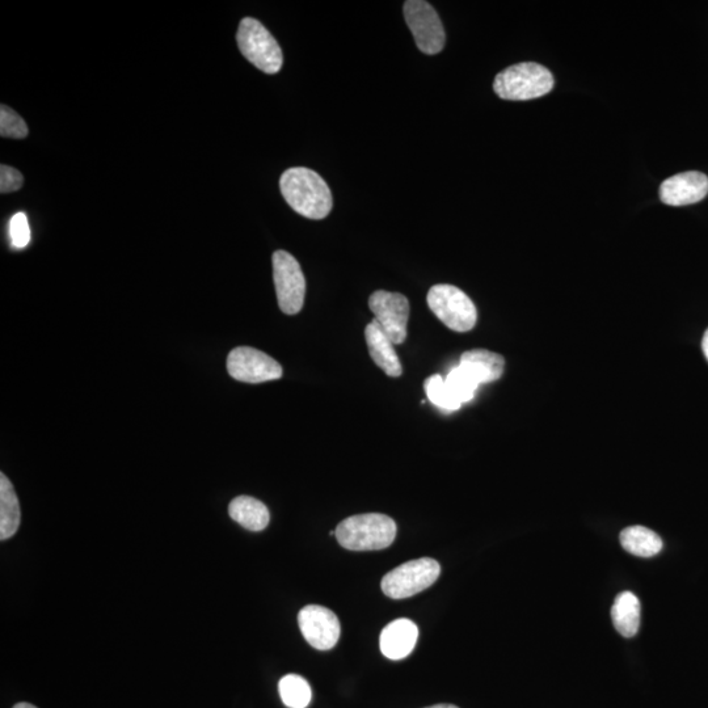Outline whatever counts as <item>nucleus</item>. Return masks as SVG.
Wrapping results in <instances>:
<instances>
[{
    "label": "nucleus",
    "instance_id": "1",
    "mask_svg": "<svg viewBox=\"0 0 708 708\" xmlns=\"http://www.w3.org/2000/svg\"><path fill=\"white\" fill-rule=\"evenodd\" d=\"M280 189L290 208L310 219H323L331 213L334 198L326 181L305 167L286 170L280 179Z\"/></svg>",
    "mask_w": 708,
    "mask_h": 708
},
{
    "label": "nucleus",
    "instance_id": "2",
    "mask_svg": "<svg viewBox=\"0 0 708 708\" xmlns=\"http://www.w3.org/2000/svg\"><path fill=\"white\" fill-rule=\"evenodd\" d=\"M337 542L351 551L387 549L396 537L393 518L381 513L357 514L345 518L335 530Z\"/></svg>",
    "mask_w": 708,
    "mask_h": 708
},
{
    "label": "nucleus",
    "instance_id": "3",
    "mask_svg": "<svg viewBox=\"0 0 708 708\" xmlns=\"http://www.w3.org/2000/svg\"><path fill=\"white\" fill-rule=\"evenodd\" d=\"M554 84V75L547 67L535 62H522L497 74L493 90L501 99L526 101L549 94Z\"/></svg>",
    "mask_w": 708,
    "mask_h": 708
},
{
    "label": "nucleus",
    "instance_id": "4",
    "mask_svg": "<svg viewBox=\"0 0 708 708\" xmlns=\"http://www.w3.org/2000/svg\"><path fill=\"white\" fill-rule=\"evenodd\" d=\"M236 41L247 61L265 74H277L284 63L282 50L272 33L259 20L240 21Z\"/></svg>",
    "mask_w": 708,
    "mask_h": 708
},
{
    "label": "nucleus",
    "instance_id": "5",
    "mask_svg": "<svg viewBox=\"0 0 708 708\" xmlns=\"http://www.w3.org/2000/svg\"><path fill=\"white\" fill-rule=\"evenodd\" d=\"M427 302L432 313L455 332H469L478 320V311L469 295L453 285H436L429 290Z\"/></svg>",
    "mask_w": 708,
    "mask_h": 708
},
{
    "label": "nucleus",
    "instance_id": "6",
    "mask_svg": "<svg viewBox=\"0 0 708 708\" xmlns=\"http://www.w3.org/2000/svg\"><path fill=\"white\" fill-rule=\"evenodd\" d=\"M440 573L441 567L437 560L431 558L411 560L383 576L382 592L393 600L410 598L432 587L440 577Z\"/></svg>",
    "mask_w": 708,
    "mask_h": 708
},
{
    "label": "nucleus",
    "instance_id": "7",
    "mask_svg": "<svg viewBox=\"0 0 708 708\" xmlns=\"http://www.w3.org/2000/svg\"><path fill=\"white\" fill-rule=\"evenodd\" d=\"M278 306L282 313L298 314L305 303L306 280L301 265L286 251H276L272 257Z\"/></svg>",
    "mask_w": 708,
    "mask_h": 708
},
{
    "label": "nucleus",
    "instance_id": "8",
    "mask_svg": "<svg viewBox=\"0 0 708 708\" xmlns=\"http://www.w3.org/2000/svg\"><path fill=\"white\" fill-rule=\"evenodd\" d=\"M403 11L417 48L428 56L440 53L445 46V29L431 4L424 0H408Z\"/></svg>",
    "mask_w": 708,
    "mask_h": 708
},
{
    "label": "nucleus",
    "instance_id": "9",
    "mask_svg": "<svg viewBox=\"0 0 708 708\" xmlns=\"http://www.w3.org/2000/svg\"><path fill=\"white\" fill-rule=\"evenodd\" d=\"M369 307L379 326L394 344H403L407 339V324L410 319V302L400 293L378 290L370 295Z\"/></svg>",
    "mask_w": 708,
    "mask_h": 708
},
{
    "label": "nucleus",
    "instance_id": "10",
    "mask_svg": "<svg viewBox=\"0 0 708 708\" xmlns=\"http://www.w3.org/2000/svg\"><path fill=\"white\" fill-rule=\"evenodd\" d=\"M227 370L236 381L254 385L282 377L281 365L276 360L250 347L233 349L227 357Z\"/></svg>",
    "mask_w": 708,
    "mask_h": 708
},
{
    "label": "nucleus",
    "instance_id": "11",
    "mask_svg": "<svg viewBox=\"0 0 708 708\" xmlns=\"http://www.w3.org/2000/svg\"><path fill=\"white\" fill-rule=\"evenodd\" d=\"M298 625L306 642L319 651H328L340 639V622L334 611L319 605H307L298 614Z\"/></svg>",
    "mask_w": 708,
    "mask_h": 708
},
{
    "label": "nucleus",
    "instance_id": "12",
    "mask_svg": "<svg viewBox=\"0 0 708 708\" xmlns=\"http://www.w3.org/2000/svg\"><path fill=\"white\" fill-rule=\"evenodd\" d=\"M708 195V177L702 172L689 171L665 180L660 187V198L665 205L697 204Z\"/></svg>",
    "mask_w": 708,
    "mask_h": 708
},
{
    "label": "nucleus",
    "instance_id": "13",
    "mask_svg": "<svg viewBox=\"0 0 708 708\" xmlns=\"http://www.w3.org/2000/svg\"><path fill=\"white\" fill-rule=\"evenodd\" d=\"M419 638V629L410 619H396L383 629L379 646L390 660H402L410 655Z\"/></svg>",
    "mask_w": 708,
    "mask_h": 708
},
{
    "label": "nucleus",
    "instance_id": "14",
    "mask_svg": "<svg viewBox=\"0 0 708 708\" xmlns=\"http://www.w3.org/2000/svg\"><path fill=\"white\" fill-rule=\"evenodd\" d=\"M365 339L370 357L389 377L398 378L403 373L402 364L395 352L394 343L386 335L377 320L373 319L365 328Z\"/></svg>",
    "mask_w": 708,
    "mask_h": 708
},
{
    "label": "nucleus",
    "instance_id": "15",
    "mask_svg": "<svg viewBox=\"0 0 708 708\" xmlns=\"http://www.w3.org/2000/svg\"><path fill=\"white\" fill-rule=\"evenodd\" d=\"M459 366H462L478 382V385H483V383L495 382L501 378L504 373L505 360L503 356L495 352L474 349V351L462 354Z\"/></svg>",
    "mask_w": 708,
    "mask_h": 708
},
{
    "label": "nucleus",
    "instance_id": "16",
    "mask_svg": "<svg viewBox=\"0 0 708 708\" xmlns=\"http://www.w3.org/2000/svg\"><path fill=\"white\" fill-rule=\"evenodd\" d=\"M229 514L235 522L250 531L264 530L271 521V514L265 504L250 496H239L231 501Z\"/></svg>",
    "mask_w": 708,
    "mask_h": 708
},
{
    "label": "nucleus",
    "instance_id": "17",
    "mask_svg": "<svg viewBox=\"0 0 708 708\" xmlns=\"http://www.w3.org/2000/svg\"><path fill=\"white\" fill-rule=\"evenodd\" d=\"M615 630L625 638L638 634L640 627V602L632 592H623L615 598L611 608Z\"/></svg>",
    "mask_w": 708,
    "mask_h": 708
},
{
    "label": "nucleus",
    "instance_id": "18",
    "mask_svg": "<svg viewBox=\"0 0 708 708\" xmlns=\"http://www.w3.org/2000/svg\"><path fill=\"white\" fill-rule=\"evenodd\" d=\"M21 512L14 486L6 475L0 474V539L14 537L19 530Z\"/></svg>",
    "mask_w": 708,
    "mask_h": 708
},
{
    "label": "nucleus",
    "instance_id": "19",
    "mask_svg": "<svg viewBox=\"0 0 708 708\" xmlns=\"http://www.w3.org/2000/svg\"><path fill=\"white\" fill-rule=\"evenodd\" d=\"M619 539L623 549L639 558H652L663 550L659 535L644 526H630L622 531Z\"/></svg>",
    "mask_w": 708,
    "mask_h": 708
},
{
    "label": "nucleus",
    "instance_id": "20",
    "mask_svg": "<svg viewBox=\"0 0 708 708\" xmlns=\"http://www.w3.org/2000/svg\"><path fill=\"white\" fill-rule=\"evenodd\" d=\"M278 690L282 702L290 708H306L313 698L309 682L297 674H288L282 678Z\"/></svg>",
    "mask_w": 708,
    "mask_h": 708
},
{
    "label": "nucleus",
    "instance_id": "21",
    "mask_svg": "<svg viewBox=\"0 0 708 708\" xmlns=\"http://www.w3.org/2000/svg\"><path fill=\"white\" fill-rule=\"evenodd\" d=\"M425 393L428 399L441 410L457 411L462 407V403L455 399L452 391L446 385L445 379L440 374H434L424 383Z\"/></svg>",
    "mask_w": 708,
    "mask_h": 708
},
{
    "label": "nucleus",
    "instance_id": "22",
    "mask_svg": "<svg viewBox=\"0 0 708 708\" xmlns=\"http://www.w3.org/2000/svg\"><path fill=\"white\" fill-rule=\"evenodd\" d=\"M445 382L455 399L462 404L474 399L475 391L479 387L478 382L459 365L448 374Z\"/></svg>",
    "mask_w": 708,
    "mask_h": 708
},
{
    "label": "nucleus",
    "instance_id": "23",
    "mask_svg": "<svg viewBox=\"0 0 708 708\" xmlns=\"http://www.w3.org/2000/svg\"><path fill=\"white\" fill-rule=\"evenodd\" d=\"M27 122L14 109L2 104L0 107V136L3 138L24 139L28 137Z\"/></svg>",
    "mask_w": 708,
    "mask_h": 708
},
{
    "label": "nucleus",
    "instance_id": "24",
    "mask_svg": "<svg viewBox=\"0 0 708 708\" xmlns=\"http://www.w3.org/2000/svg\"><path fill=\"white\" fill-rule=\"evenodd\" d=\"M10 236L12 246L15 248H24L28 246L31 240V229H29L28 218L24 213L15 214L10 222Z\"/></svg>",
    "mask_w": 708,
    "mask_h": 708
},
{
    "label": "nucleus",
    "instance_id": "25",
    "mask_svg": "<svg viewBox=\"0 0 708 708\" xmlns=\"http://www.w3.org/2000/svg\"><path fill=\"white\" fill-rule=\"evenodd\" d=\"M23 184L24 177L20 171L14 167L6 166V164L0 166V192L2 195L19 191Z\"/></svg>",
    "mask_w": 708,
    "mask_h": 708
},
{
    "label": "nucleus",
    "instance_id": "26",
    "mask_svg": "<svg viewBox=\"0 0 708 708\" xmlns=\"http://www.w3.org/2000/svg\"><path fill=\"white\" fill-rule=\"evenodd\" d=\"M702 348H703V353H705V356L708 361V330L706 331L705 336H703Z\"/></svg>",
    "mask_w": 708,
    "mask_h": 708
},
{
    "label": "nucleus",
    "instance_id": "27",
    "mask_svg": "<svg viewBox=\"0 0 708 708\" xmlns=\"http://www.w3.org/2000/svg\"><path fill=\"white\" fill-rule=\"evenodd\" d=\"M14 708H37L36 706L31 705V703H18V705H15Z\"/></svg>",
    "mask_w": 708,
    "mask_h": 708
},
{
    "label": "nucleus",
    "instance_id": "28",
    "mask_svg": "<svg viewBox=\"0 0 708 708\" xmlns=\"http://www.w3.org/2000/svg\"><path fill=\"white\" fill-rule=\"evenodd\" d=\"M427 708H458L457 706L454 705H446V703H442V705H436V706H431Z\"/></svg>",
    "mask_w": 708,
    "mask_h": 708
}]
</instances>
